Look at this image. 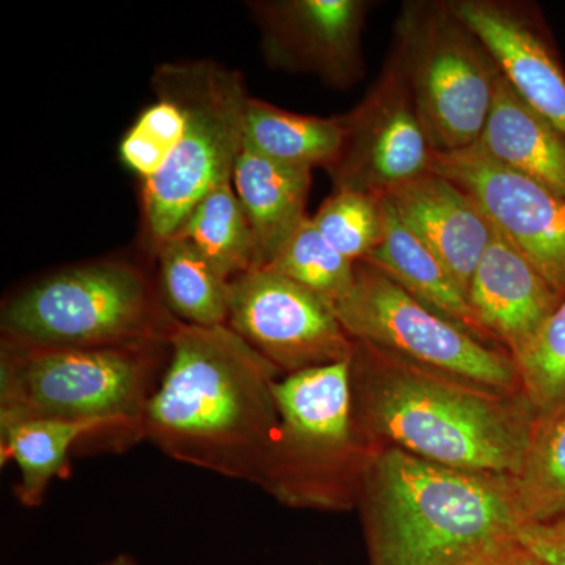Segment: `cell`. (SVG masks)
Instances as JSON below:
<instances>
[{"label":"cell","mask_w":565,"mask_h":565,"mask_svg":"<svg viewBox=\"0 0 565 565\" xmlns=\"http://www.w3.org/2000/svg\"><path fill=\"white\" fill-rule=\"evenodd\" d=\"M316 228L349 262H364L384 237L382 195L333 189L311 215Z\"/></svg>","instance_id":"obj_26"},{"label":"cell","mask_w":565,"mask_h":565,"mask_svg":"<svg viewBox=\"0 0 565 565\" xmlns=\"http://www.w3.org/2000/svg\"><path fill=\"white\" fill-rule=\"evenodd\" d=\"M430 172L462 188L494 228L565 296L564 196L493 161L476 145L455 152H434Z\"/></svg>","instance_id":"obj_12"},{"label":"cell","mask_w":565,"mask_h":565,"mask_svg":"<svg viewBox=\"0 0 565 565\" xmlns=\"http://www.w3.org/2000/svg\"><path fill=\"white\" fill-rule=\"evenodd\" d=\"M151 85L156 96L172 99L185 117L172 161L141 188L145 234L154 253L177 236L203 196L233 180L250 95L243 73L212 61L163 63Z\"/></svg>","instance_id":"obj_7"},{"label":"cell","mask_w":565,"mask_h":565,"mask_svg":"<svg viewBox=\"0 0 565 565\" xmlns=\"http://www.w3.org/2000/svg\"><path fill=\"white\" fill-rule=\"evenodd\" d=\"M154 256L159 289L178 321L195 327L226 326L233 280L180 236L159 245Z\"/></svg>","instance_id":"obj_22"},{"label":"cell","mask_w":565,"mask_h":565,"mask_svg":"<svg viewBox=\"0 0 565 565\" xmlns=\"http://www.w3.org/2000/svg\"><path fill=\"white\" fill-rule=\"evenodd\" d=\"M392 57L434 152L473 147L484 131L501 70L448 0H407L394 21Z\"/></svg>","instance_id":"obj_8"},{"label":"cell","mask_w":565,"mask_h":565,"mask_svg":"<svg viewBox=\"0 0 565 565\" xmlns=\"http://www.w3.org/2000/svg\"><path fill=\"white\" fill-rule=\"evenodd\" d=\"M90 440L114 448L104 424L43 418L0 422V460L13 462L20 471L14 489L18 501L25 508H40L52 481L70 475L71 451Z\"/></svg>","instance_id":"obj_20"},{"label":"cell","mask_w":565,"mask_h":565,"mask_svg":"<svg viewBox=\"0 0 565 565\" xmlns=\"http://www.w3.org/2000/svg\"><path fill=\"white\" fill-rule=\"evenodd\" d=\"M184 131V111L172 99L158 96L122 137L121 161L143 184L166 170L180 147Z\"/></svg>","instance_id":"obj_28"},{"label":"cell","mask_w":565,"mask_h":565,"mask_svg":"<svg viewBox=\"0 0 565 565\" xmlns=\"http://www.w3.org/2000/svg\"><path fill=\"white\" fill-rule=\"evenodd\" d=\"M384 237L364 263L373 264L401 288L438 315L462 327L479 340L494 344L482 332L467 294L435 253L399 217L388 199L382 195ZM497 345V344H494ZM500 348V345H498Z\"/></svg>","instance_id":"obj_19"},{"label":"cell","mask_w":565,"mask_h":565,"mask_svg":"<svg viewBox=\"0 0 565 565\" xmlns=\"http://www.w3.org/2000/svg\"><path fill=\"white\" fill-rule=\"evenodd\" d=\"M344 118L343 148L329 170L333 189L385 195L430 172L433 147L392 57H386L377 79Z\"/></svg>","instance_id":"obj_11"},{"label":"cell","mask_w":565,"mask_h":565,"mask_svg":"<svg viewBox=\"0 0 565 565\" xmlns=\"http://www.w3.org/2000/svg\"><path fill=\"white\" fill-rule=\"evenodd\" d=\"M475 145L493 161L565 199V139L520 98L503 73L484 131Z\"/></svg>","instance_id":"obj_18"},{"label":"cell","mask_w":565,"mask_h":565,"mask_svg":"<svg viewBox=\"0 0 565 565\" xmlns=\"http://www.w3.org/2000/svg\"><path fill=\"white\" fill-rule=\"evenodd\" d=\"M177 236L202 253L228 280L253 269L255 243L233 180L222 182L203 196Z\"/></svg>","instance_id":"obj_23"},{"label":"cell","mask_w":565,"mask_h":565,"mask_svg":"<svg viewBox=\"0 0 565 565\" xmlns=\"http://www.w3.org/2000/svg\"><path fill=\"white\" fill-rule=\"evenodd\" d=\"M147 405L145 440L181 463L259 484L278 426L280 371L228 326L180 322Z\"/></svg>","instance_id":"obj_1"},{"label":"cell","mask_w":565,"mask_h":565,"mask_svg":"<svg viewBox=\"0 0 565 565\" xmlns=\"http://www.w3.org/2000/svg\"><path fill=\"white\" fill-rule=\"evenodd\" d=\"M169 344L46 348L0 338V422L104 424L117 451L145 440L147 405Z\"/></svg>","instance_id":"obj_4"},{"label":"cell","mask_w":565,"mask_h":565,"mask_svg":"<svg viewBox=\"0 0 565 565\" xmlns=\"http://www.w3.org/2000/svg\"><path fill=\"white\" fill-rule=\"evenodd\" d=\"M467 297L482 332L511 356L526 348L563 300L534 264L494 226Z\"/></svg>","instance_id":"obj_15"},{"label":"cell","mask_w":565,"mask_h":565,"mask_svg":"<svg viewBox=\"0 0 565 565\" xmlns=\"http://www.w3.org/2000/svg\"><path fill=\"white\" fill-rule=\"evenodd\" d=\"M311 172L244 147L233 174L255 243L253 269H266L307 221Z\"/></svg>","instance_id":"obj_17"},{"label":"cell","mask_w":565,"mask_h":565,"mask_svg":"<svg viewBox=\"0 0 565 565\" xmlns=\"http://www.w3.org/2000/svg\"><path fill=\"white\" fill-rule=\"evenodd\" d=\"M226 326L282 375L343 362L353 351L333 305L273 270L234 278Z\"/></svg>","instance_id":"obj_10"},{"label":"cell","mask_w":565,"mask_h":565,"mask_svg":"<svg viewBox=\"0 0 565 565\" xmlns=\"http://www.w3.org/2000/svg\"><path fill=\"white\" fill-rule=\"evenodd\" d=\"M262 32L264 58L275 70L310 74L337 90L363 81V32L370 0L248 2Z\"/></svg>","instance_id":"obj_13"},{"label":"cell","mask_w":565,"mask_h":565,"mask_svg":"<svg viewBox=\"0 0 565 565\" xmlns=\"http://www.w3.org/2000/svg\"><path fill=\"white\" fill-rule=\"evenodd\" d=\"M180 322L140 267L103 259L47 275L10 297L0 338L46 348L169 344Z\"/></svg>","instance_id":"obj_6"},{"label":"cell","mask_w":565,"mask_h":565,"mask_svg":"<svg viewBox=\"0 0 565 565\" xmlns=\"http://www.w3.org/2000/svg\"><path fill=\"white\" fill-rule=\"evenodd\" d=\"M514 481L526 523L565 516V403L535 415Z\"/></svg>","instance_id":"obj_24"},{"label":"cell","mask_w":565,"mask_h":565,"mask_svg":"<svg viewBox=\"0 0 565 565\" xmlns=\"http://www.w3.org/2000/svg\"><path fill=\"white\" fill-rule=\"evenodd\" d=\"M519 541L546 565H565V516L526 523L520 530Z\"/></svg>","instance_id":"obj_29"},{"label":"cell","mask_w":565,"mask_h":565,"mask_svg":"<svg viewBox=\"0 0 565 565\" xmlns=\"http://www.w3.org/2000/svg\"><path fill=\"white\" fill-rule=\"evenodd\" d=\"M492 52L505 79L565 139V71L537 6L522 0H448Z\"/></svg>","instance_id":"obj_14"},{"label":"cell","mask_w":565,"mask_h":565,"mask_svg":"<svg viewBox=\"0 0 565 565\" xmlns=\"http://www.w3.org/2000/svg\"><path fill=\"white\" fill-rule=\"evenodd\" d=\"M512 359L535 415L565 403V296L533 340Z\"/></svg>","instance_id":"obj_27"},{"label":"cell","mask_w":565,"mask_h":565,"mask_svg":"<svg viewBox=\"0 0 565 565\" xmlns=\"http://www.w3.org/2000/svg\"><path fill=\"white\" fill-rule=\"evenodd\" d=\"M345 118L294 114L258 98H248L244 147L289 166L329 172L340 158Z\"/></svg>","instance_id":"obj_21"},{"label":"cell","mask_w":565,"mask_h":565,"mask_svg":"<svg viewBox=\"0 0 565 565\" xmlns=\"http://www.w3.org/2000/svg\"><path fill=\"white\" fill-rule=\"evenodd\" d=\"M99 565H140L137 563L136 557L128 555V553H120V555L110 557L109 561H104Z\"/></svg>","instance_id":"obj_31"},{"label":"cell","mask_w":565,"mask_h":565,"mask_svg":"<svg viewBox=\"0 0 565 565\" xmlns=\"http://www.w3.org/2000/svg\"><path fill=\"white\" fill-rule=\"evenodd\" d=\"M334 311L353 341L465 384L523 394L511 353L426 307L373 264H355L351 291Z\"/></svg>","instance_id":"obj_9"},{"label":"cell","mask_w":565,"mask_h":565,"mask_svg":"<svg viewBox=\"0 0 565 565\" xmlns=\"http://www.w3.org/2000/svg\"><path fill=\"white\" fill-rule=\"evenodd\" d=\"M384 196L467 294L493 234V225L479 204L435 172L404 182Z\"/></svg>","instance_id":"obj_16"},{"label":"cell","mask_w":565,"mask_h":565,"mask_svg":"<svg viewBox=\"0 0 565 565\" xmlns=\"http://www.w3.org/2000/svg\"><path fill=\"white\" fill-rule=\"evenodd\" d=\"M275 401L277 434L258 486L291 508H351L373 452L356 424L351 359L282 375Z\"/></svg>","instance_id":"obj_5"},{"label":"cell","mask_w":565,"mask_h":565,"mask_svg":"<svg viewBox=\"0 0 565 565\" xmlns=\"http://www.w3.org/2000/svg\"><path fill=\"white\" fill-rule=\"evenodd\" d=\"M492 565H546L544 561L539 559L534 553H531L526 546L520 544V541L511 548L505 550L503 555L498 557Z\"/></svg>","instance_id":"obj_30"},{"label":"cell","mask_w":565,"mask_h":565,"mask_svg":"<svg viewBox=\"0 0 565 565\" xmlns=\"http://www.w3.org/2000/svg\"><path fill=\"white\" fill-rule=\"evenodd\" d=\"M356 503L371 565H492L526 525L512 476L374 449Z\"/></svg>","instance_id":"obj_3"},{"label":"cell","mask_w":565,"mask_h":565,"mask_svg":"<svg viewBox=\"0 0 565 565\" xmlns=\"http://www.w3.org/2000/svg\"><path fill=\"white\" fill-rule=\"evenodd\" d=\"M353 408L364 441L452 470L520 473L535 412L501 394L353 341Z\"/></svg>","instance_id":"obj_2"},{"label":"cell","mask_w":565,"mask_h":565,"mask_svg":"<svg viewBox=\"0 0 565 565\" xmlns=\"http://www.w3.org/2000/svg\"><path fill=\"white\" fill-rule=\"evenodd\" d=\"M267 270L280 274L337 307L351 291L355 263L327 243L311 217L299 226Z\"/></svg>","instance_id":"obj_25"}]
</instances>
